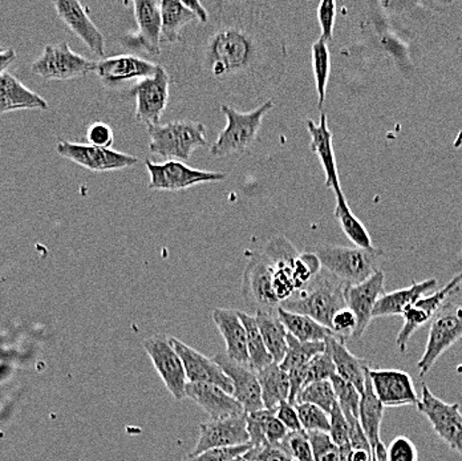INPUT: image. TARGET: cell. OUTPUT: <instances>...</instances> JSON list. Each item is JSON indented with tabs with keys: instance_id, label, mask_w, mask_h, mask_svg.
<instances>
[{
	"instance_id": "cell-1",
	"label": "cell",
	"mask_w": 462,
	"mask_h": 461,
	"mask_svg": "<svg viewBox=\"0 0 462 461\" xmlns=\"http://www.w3.org/2000/svg\"><path fill=\"white\" fill-rule=\"evenodd\" d=\"M208 23L184 38L179 73L201 97L222 104L256 103L281 86L289 46L277 14L264 2L210 3Z\"/></svg>"
},
{
	"instance_id": "cell-2",
	"label": "cell",
	"mask_w": 462,
	"mask_h": 461,
	"mask_svg": "<svg viewBox=\"0 0 462 461\" xmlns=\"http://www.w3.org/2000/svg\"><path fill=\"white\" fill-rule=\"evenodd\" d=\"M346 289L345 282L322 269L306 288L282 303L281 309L312 318L331 328L335 314L346 308Z\"/></svg>"
},
{
	"instance_id": "cell-3",
	"label": "cell",
	"mask_w": 462,
	"mask_h": 461,
	"mask_svg": "<svg viewBox=\"0 0 462 461\" xmlns=\"http://www.w3.org/2000/svg\"><path fill=\"white\" fill-rule=\"evenodd\" d=\"M221 112L226 116L227 124L218 139L210 146V154L218 159L224 157H241L249 153L258 142L259 131L264 116L274 108V101L264 100L254 111H236L234 106L222 104Z\"/></svg>"
},
{
	"instance_id": "cell-4",
	"label": "cell",
	"mask_w": 462,
	"mask_h": 461,
	"mask_svg": "<svg viewBox=\"0 0 462 461\" xmlns=\"http://www.w3.org/2000/svg\"><path fill=\"white\" fill-rule=\"evenodd\" d=\"M314 254L320 261L322 269L346 286L359 285L379 272L377 263L383 253L379 249L345 247L337 244H319Z\"/></svg>"
},
{
	"instance_id": "cell-5",
	"label": "cell",
	"mask_w": 462,
	"mask_h": 461,
	"mask_svg": "<svg viewBox=\"0 0 462 461\" xmlns=\"http://www.w3.org/2000/svg\"><path fill=\"white\" fill-rule=\"evenodd\" d=\"M149 151L163 159L189 160L196 149L207 146V126L191 120H176L146 126Z\"/></svg>"
},
{
	"instance_id": "cell-6",
	"label": "cell",
	"mask_w": 462,
	"mask_h": 461,
	"mask_svg": "<svg viewBox=\"0 0 462 461\" xmlns=\"http://www.w3.org/2000/svg\"><path fill=\"white\" fill-rule=\"evenodd\" d=\"M242 297L247 305L255 311L277 313L281 308L277 291H275L274 266L262 250L253 253L242 278Z\"/></svg>"
},
{
	"instance_id": "cell-7",
	"label": "cell",
	"mask_w": 462,
	"mask_h": 461,
	"mask_svg": "<svg viewBox=\"0 0 462 461\" xmlns=\"http://www.w3.org/2000/svg\"><path fill=\"white\" fill-rule=\"evenodd\" d=\"M171 83V75L160 66L152 78H143L136 86L118 95L124 101L131 100L132 97L136 98V120L145 126L159 125L163 111L168 106Z\"/></svg>"
},
{
	"instance_id": "cell-8",
	"label": "cell",
	"mask_w": 462,
	"mask_h": 461,
	"mask_svg": "<svg viewBox=\"0 0 462 461\" xmlns=\"http://www.w3.org/2000/svg\"><path fill=\"white\" fill-rule=\"evenodd\" d=\"M145 167L151 176L148 188L152 190L181 192L196 185L222 182L227 179L226 173L196 170L177 160H169L162 164L145 160Z\"/></svg>"
},
{
	"instance_id": "cell-9",
	"label": "cell",
	"mask_w": 462,
	"mask_h": 461,
	"mask_svg": "<svg viewBox=\"0 0 462 461\" xmlns=\"http://www.w3.org/2000/svg\"><path fill=\"white\" fill-rule=\"evenodd\" d=\"M97 61L73 52L69 44H48L32 63V72L46 80H73L96 71Z\"/></svg>"
},
{
	"instance_id": "cell-10",
	"label": "cell",
	"mask_w": 462,
	"mask_h": 461,
	"mask_svg": "<svg viewBox=\"0 0 462 461\" xmlns=\"http://www.w3.org/2000/svg\"><path fill=\"white\" fill-rule=\"evenodd\" d=\"M462 338V305H447L433 318L424 355L419 361L420 375L430 373L439 356Z\"/></svg>"
},
{
	"instance_id": "cell-11",
	"label": "cell",
	"mask_w": 462,
	"mask_h": 461,
	"mask_svg": "<svg viewBox=\"0 0 462 461\" xmlns=\"http://www.w3.org/2000/svg\"><path fill=\"white\" fill-rule=\"evenodd\" d=\"M417 410L421 412L441 440L462 456V413L460 404L439 401L428 386H422Z\"/></svg>"
},
{
	"instance_id": "cell-12",
	"label": "cell",
	"mask_w": 462,
	"mask_h": 461,
	"mask_svg": "<svg viewBox=\"0 0 462 461\" xmlns=\"http://www.w3.org/2000/svg\"><path fill=\"white\" fill-rule=\"evenodd\" d=\"M143 347L169 392L176 401L185 399L189 382L181 356L174 350L171 338L165 336L151 337L143 340Z\"/></svg>"
},
{
	"instance_id": "cell-13",
	"label": "cell",
	"mask_w": 462,
	"mask_h": 461,
	"mask_svg": "<svg viewBox=\"0 0 462 461\" xmlns=\"http://www.w3.org/2000/svg\"><path fill=\"white\" fill-rule=\"evenodd\" d=\"M134 10L137 31L123 36L124 49L162 55V2L134 0Z\"/></svg>"
},
{
	"instance_id": "cell-14",
	"label": "cell",
	"mask_w": 462,
	"mask_h": 461,
	"mask_svg": "<svg viewBox=\"0 0 462 461\" xmlns=\"http://www.w3.org/2000/svg\"><path fill=\"white\" fill-rule=\"evenodd\" d=\"M58 153L64 159L80 165L84 170L91 171H120L140 164L139 157L132 154L78 143H59Z\"/></svg>"
},
{
	"instance_id": "cell-15",
	"label": "cell",
	"mask_w": 462,
	"mask_h": 461,
	"mask_svg": "<svg viewBox=\"0 0 462 461\" xmlns=\"http://www.w3.org/2000/svg\"><path fill=\"white\" fill-rule=\"evenodd\" d=\"M159 64L134 55H117L104 58L96 64V73L106 88L116 94L125 84L136 86L143 78H152L159 69Z\"/></svg>"
},
{
	"instance_id": "cell-16",
	"label": "cell",
	"mask_w": 462,
	"mask_h": 461,
	"mask_svg": "<svg viewBox=\"0 0 462 461\" xmlns=\"http://www.w3.org/2000/svg\"><path fill=\"white\" fill-rule=\"evenodd\" d=\"M249 443L246 415L224 420H210L199 424V441L186 457H194L210 449L231 448Z\"/></svg>"
},
{
	"instance_id": "cell-17",
	"label": "cell",
	"mask_w": 462,
	"mask_h": 461,
	"mask_svg": "<svg viewBox=\"0 0 462 461\" xmlns=\"http://www.w3.org/2000/svg\"><path fill=\"white\" fill-rule=\"evenodd\" d=\"M213 359L230 379L234 389L233 396L242 404L245 412L252 413L264 410L258 375L252 367L233 361L226 353L217 354Z\"/></svg>"
},
{
	"instance_id": "cell-18",
	"label": "cell",
	"mask_w": 462,
	"mask_h": 461,
	"mask_svg": "<svg viewBox=\"0 0 462 461\" xmlns=\"http://www.w3.org/2000/svg\"><path fill=\"white\" fill-rule=\"evenodd\" d=\"M384 281V272L379 270L365 282L359 283V285L346 286V308L352 310L357 319L356 330L352 338H362L363 334L370 326L371 320L374 319L372 313H374V306H376L377 300L385 294Z\"/></svg>"
},
{
	"instance_id": "cell-19",
	"label": "cell",
	"mask_w": 462,
	"mask_h": 461,
	"mask_svg": "<svg viewBox=\"0 0 462 461\" xmlns=\"http://www.w3.org/2000/svg\"><path fill=\"white\" fill-rule=\"evenodd\" d=\"M461 282L462 272L456 275L449 283H447L441 290L433 292L430 297L420 298L412 308L408 309L402 314L404 326H402V330L400 331L396 339V345L400 351L407 350L408 342H410L411 337L416 333L417 328L421 327L428 320L435 318L436 314L441 310L442 303L449 295L458 290Z\"/></svg>"
},
{
	"instance_id": "cell-20",
	"label": "cell",
	"mask_w": 462,
	"mask_h": 461,
	"mask_svg": "<svg viewBox=\"0 0 462 461\" xmlns=\"http://www.w3.org/2000/svg\"><path fill=\"white\" fill-rule=\"evenodd\" d=\"M56 13L63 23L98 58L106 56V38L89 18L88 11L76 0H56Z\"/></svg>"
},
{
	"instance_id": "cell-21",
	"label": "cell",
	"mask_w": 462,
	"mask_h": 461,
	"mask_svg": "<svg viewBox=\"0 0 462 461\" xmlns=\"http://www.w3.org/2000/svg\"><path fill=\"white\" fill-rule=\"evenodd\" d=\"M171 342L174 350L181 356L189 383L214 384L233 395L234 389L230 379L213 358L202 355L180 339L171 338Z\"/></svg>"
},
{
	"instance_id": "cell-22",
	"label": "cell",
	"mask_w": 462,
	"mask_h": 461,
	"mask_svg": "<svg viewBox=\"0 0 462 461\" xmlns=\"http://www.w3.org/2000/svg\"><path fill=\"white\" fill-rule=\"evenodd\" d=\"M372 386L384 407L417 406L415 384L410 373L400 370H370Z\"/></svg>"
},
{
	"instance_id": "cell-23",
	"label": "cell",
	"mask_w": 462,
	"mask_h": 461,
	"mask_svg": "<svg viewBox=\"0 0 462 461\" xmlns=\"http://www.w3.org/2000/svg\"><path fill=\"white\" fill-rule=\"evenodd\" d=\"M186 398L191 399L197 406L201 407L210 416V420H224L246 415L242 404L233 395L214 384L188 383Z\"/></svg>"
},
{
	"instance_id": "cell-24",
	"label": "cell",
	"mask_w": 462,
	"mask_h": 461,
	"mask_svg": "<svg viewBox=\"0 0 462 461\" xmlns=\"http://www.w3.org/2000/svg\"><path fill=\"white\" fill-rule=\"evenodd\" d=\"M307 131L311 137L310 148L317 154L326 174V187L334 190L335 195L343 193L339 173H337V159H335L334 143H332L334 134L329 131L327 115L320 112L319 124L307 120Z\"/></svg>"
},
{
	"instance_id": "cell-25",
	"label": "cell",
	"mask_w": 462,
	"mask_h": 461,
	"mask_svg": "<svg viewBox=\"0 0 462 461\" xmlns=\"http://www.w3.org/2000/svg\"><path fill=\"white\" fill-rule=\"evenodd\" d=\"M213 320L226 343V355L233 361L250 367L246 330L238 311L216 309L213 311Z\"/></svg>"
},
{
	"instance_id": "cell-26",
	"label": "cell",
	"mask_w": 462,
	"mask_h": 461,
	"mask_svg": "<svg viewBox=\"0 0 462 461\" xmlns=\"http://www.w3.org/2000/svg\"><path fill=\"white\" fill-rule=\"evenodd\" d=\"M48 108L50 106L41 95L31 91L11 73L5 72L0 75V116L21 109L47 111Z\"/></svg>"
},
{
	"instance_id": "cell-27",
	"label": "cell",
	"mask_w": 462,
	"mask_h": 461,
	"mask_svg": "<svg viewBox=\"0 0 462 461\" xmlns=\"http://www.w3.org/2000/svg\"><path fill=\"white\" fill-rule=\"evenodd\" d=\"M327 348L331 353L332 361L337 368V375L349 383L354 384L362 395L365 391V378H367L368 367L365 359L357 358L346 348L345 340L337 336L326 340Z\"/></svg>"
},
{
	"instance_id": "cell-28",
	"label": "cell",
	"mask_w": 462,
	"mask_h": 461,
	"mask_svg": "<svg viewBox=\"0 0 462 461\" xmlns=\"http://www.w3.org/2000/svg\"><path fill=\"white\" fill-rule=\"evenodd\" d=\"M436 285H438V281L430 278V280L422 281V282H415L411 288L383 295L374 306L372 318L402 317V314L408 309L412 308L420 298L424 297V294L435 289Z\"/></svg>"
},
{
	"instance_id": "cell-29",
	"label": "cell",
	"mask_w": 462,
	"mask_h": 461,
	"mask_svg": "<svg viewBox=\"0 0 462 461\" xmlns=\"http://www.w3.org/2000/svg\"><path fill=\"white\" fill-rule=\"evenodd\" d=\"M247 432L253 447H263L266 444H281L289 435V429L275 416V412L262 410L246 413Z\"/></svg>"
},
{
	"instance_id": "cell-30",
	"label": "cell",
	"mask_w": 462,
	"mask_h": 461,
	"mask_svg": "<svg viewBox=\"0 0 462 461\" xmlns=\"http://www.w3.org/2000/svg\"><path fill=\"white\" fill-rule=\"evenodd\" d=\"M259 386H261L262 401L264 410L275 412L282 403L290 401V378L279 364L267 365L263 370L256 373Z\"/></svg>"
},
{
	"instance_id": "cell-31",
	"label": "cell",
	"mask_w": 462,
	"mask_h": 461,
	"mask_svg": "<svg viewBox=\"0 0 462 461\" xmlns=\"http://www.w3.org/2000/svg\"><path fill=\"white\" fill-rule=\"evenodd\" d=\"M370 370H368L367 378H365V391H363L362 398H360L359 420L368 440H370L372 451H374L377 444L382 441L380 440V429H382L385 407L383 406L382 401L374 393Z\"/></svg>"
},
{
	"instance_id": "cell-32",
	"label": "cell",
	"mask_w": 462,
	"mask_h": 461,
	"mask_svg": "<svg viewBox=\"0 0 462 461\" xmlns=\"http://www.w3.org/2000/svg\"><path fill=\"white\" fill-rule=\"evenodd\" d=\"M197 18L180 0L162 2V43L174 44L184 41L182 30Z\"/></svg>"
},
{
	"instance_id": "cell-33",
	"label": "cell",
	"mask_w": 462,
	"mask_h": 461,
	"mask_svg": "<svg viewBox=\"0 0 462 461\" xmlns=\"http://www.w3.org/2000/svg\"><path fill=\"white\" fill-rule=\"evenodd\" d=\"M255 319L264 345L269 350L270 355L274 359V364H281L287 354V333L283 323L279 319L277 313L267 311H255Z\"/></svg>"
},
{
	"instance_id": "cell-34",
	"label": "cell",
	"mask_w": 462,
	"mask_h": 461,
	"mask_svg": "<svg viewBox=\"0 0 462 461\" xmlns=\"http://www.w3.org/2000/svg\"><path fill=\"white\" fill-rule=\"evenodd\" d=\"M277 314L281 322L286 327L287 333L300 342H326L334 337L331 328L320 325L317 320L301 314L290 313L279 308Z\"/></svg>"
},
{
	"instance_id": "cell-35",
	"label": "cell",
	"mask_w": 462,
	"mask_h": 461,
	"mask_svg": "<svg viewBox=\"0 0 462 461\" xmlns=\"http://www.w3.org/2000/svg\"><path fill=\"white\" fill-rule=\"evenodd\" d=\"M337 196V207H335V217L339 221L340 227L352 244L362 249H374L372 244L370 233L365 229V225L349 209L345 193Z\"/></svg>"
},
{
	"instance_id": "cell-36",
	"label": "cell",
	"mask_w": 462,
	"mask_h": 461,
	"mask_svg": "<svg viewBox=\"0 0 462 461\" xmlns=\"http://www.w3.org/2000/svg\"><path fill=\"white\" fill-rule=\"evenodd\" d=\"M238 316L244 323L245 330L247 337V351H249L250 367L258 373L263 370L267 365L274 364V359L270 355L263 338H262L261 331H259L258 323H256L255 316L238 311Z\"/></svg>"
},
{
	"instance_id": "cell-37",
	"label": "cell",
	"mask_w": 462,
	"mask_h": 461,
	"mask_svg": "<svg viewBox=\"0 0 462 461\" xmlns=\"http://www.w3.org/2000/svg\"><path fill=\"white\" fill-rule=\"evenodd\" d=\"M287 345L289 348H287L286 356L279 364L284 373H290L295 368L309 364L315 356L326 351V342H300L290 334L287 336Z\"/></svg>"
},
{
	"instance_id": "cell-38",
	"label": "cell",
	"mask_w": 462,
	"mask_h": 461,
	"mask_svg": "<svg viewBox=\"0 0 462 461\" xmlns=\"http://www.w3.org/2000/svg\"><path fill=\"white\" fill-rule=\"evenodd\" d=\"M312 69H314L315 83H317L318 108L322 109L326 101L327 84L331 72V56L328 46L323 39H318L312 44Z\"/></svg>"
},
{
	"instance_id": "cell-39",
	"label": "cell",
	"mask_w": 462,
	"mask_h": 461,
	"mask_svg": "<svg viewBox=\"0 0 462 461\" xmlns=\"http://www.w3.org/2000/svg\"><path fill=\"white\" fill-rule=\"evenodd\" d=\"M309 403L319 407L324 412L331 415L332 410L337 404V393L331 381L315 382L300 391L297 403Z\"/></svg>"
},
{
	"instance_id": "cell-40",
	"label": "cell",
	"mask_w": 462,
	"mask_h": 461,
	"mask_svg": "<svg viewBox=\"0 0 462 461\" xmlns=\"http://www.w3.org/2000/svg\"><path fill=\"white\" fill-rule=\"evenodd\" d=\"M329 419H331L329 437L339 448L340 461H351L354 449L349 441L348 424H346L345 413L340 409L339 403L332 410Z\"/></svg>"
},
{
	"instance_id": "cell-41",
	"label": "cell",
	"mask_w": 462,
	"mask_h": 461,
	"mask_svg": "<svg viewBox=\"0 0 462 461\" xmlns=\"http://www.w3.org/2000/svg\"><path fill=\"white\" fill-rule=\"evenodd\" d=\"M301 427L306 432H327L331 429V419L319 407L309 403L295 404Z\"/></svg>"
},
{
	"instance_id": "cell-42",
	"label": "cell",
	"mask_w": 462,
	"mask_h": 461,
	"mask_svg": "<svg viewBox=\"0 0 462 461\" xmlns=\"http://www.w3.org/2000/svg\"><path fill=\"white\" fill-rule=\"evenodd\" d=\"M329 381H331L332 387H334L335 393H337V403H339L340 409H342L343 411L348 410V411H351L355 416L359 418V404L362 395H360L356 387L349 383V382L345 381V379L340 378L337 373L331 376Z\"/></svg>"
},
{
	"instance_id": "cell-43",
	"label": "cell",
	"mask_w": 462,
	"mask_h": 461,
	"mask_svg": "<svg viewBox=\"0 0 462 461\" xmlns=\"http://www.w3.org/2000/svg\"><path fill=\"white\" fill-rule=\"evenodd\" d=\"M335 373H337V368H335L331 353H329L326 345V351L315 356V358L310 362L309 367H307L306 386L315 383V382L329 381L331 376H334Z\"/></svg>"
},
{
	"instance_id": "cell-44",
	"label": "cell",
	"mask_w": 462,
	"mask_h": 461,
	"mask_svg": "<svg viewBox=\"0 0 462 461\" xmlns=\"http://www.w3.org/2000/svg\"><path fill=\"white\" fill-rule=\"evenodd\" d=\"M284 448L295 461H314L311 441L304 429L297 432H289L283 440Z\"/></svg>"
},
{
	"instance_id": "cell-45",
	"label": "cell",
	"mask_w": 462,
	"mask_h": 461,
	"mask_svg": "<svg viewBox=\"0 0 462 461\" xmlns=\"http://www.w3.org/2000/svg\"><path fill=\"white\" fill-rule=\"evenodd\" d=\"M311 441L314 461H340L339 448L327 432H307Z\"/></svg>"
},
{
	"instance_id": "cell-46",
	"label": "cell",
	"mask_w": 462,
	"mask_h": 461,
	"mask_svg": "<svg viewBox=\"0 0 462 461\" xmlns=\"http://www.w3.org/2000/svg\"><path fill=\"white\" fill-rule=\"evenodd\" d=\"M247 461H294L290 456L283 443L266 444L263 447H253L249 452L244 455Z\"/></svg>"
},
{
	"instance_id": "cell-47",
	"label": "cell",
	"mask_w": 462,
	"mask_h": 461,
	"mask_svg": "<svg viewBox=\"0 0 462 461\" xmlns=\"http://www.w3.org/2000/svg\"><path fill=\"white\" fill-rule=\"evenodd\" d=\"M343 413H345L346 424H348V435L352 449L354 451H368L374 454L370 440H368L367 435H365V429L360 424L359 418L348 410H345Z\"/></svg>"
},
{
	"instance_id": "cell-48",
	"label": "cell",
	"mask_w": 462,
	"mask_h": 461,
	"mask_svg": "<svg viewBox=\"0 0 462 461\" xmlns=\"http://www.w3.org/2000/svg\"><path fill=\"white\" fill-rule=\"evenodd\" d=\"M335 19H337V3L334 0H323L318 7V21H319L320 30L323 39L326 43L332 41L334 38V25Z\"/></svg>"
},
{
	"instance_id": "cell-49",
	"label": "cell",
	"mask_w": 462,
	"mask_h": 461,
	"mask_svg": "<svg viewBox=\"0 0 462 461\" xmlns=\"http://www.w3.org/2000/svg\"><path fill=\"white\" fill-rule=\"evenodd\" d=\"M252 448L253 446L249 443L244 444V446L231 447V448L210 449V451L202 452L194 457H185L184 461H229L244 456Z\"/></svg>"
},
{
	"instance_id": "cell-50",
	"label": "cell",
	"mask_w": 462,
	"mask_h": 461,
	"mask_svg": "<svg viewBox=\"0 0 462 461\" xmlns=\"http://www.w3.org/2000/svg\"><path fill=\"white\" fill-rule=\"evenodd\" d=\"M390 461H419V452L415 444L405 437L393 438L387 448Z\"/></svg>"
},
{
	"instance_id": "cell-51",
	"label": "cell",
	"mask_w": 462,
	"mask_h": 461,
	"mask_svg": "<svg viewBox=\"0 0 462 461\" xmlns=\"http://www.w3.org/2000/svg\"><path fill=\"white\" fill-rule=\"evenodd\" d=\"M356 325V316L348 308H345L335 314L334 319H332L331 330L337 338L346 340L354 336Z\"/></svg>"
},
{
	"instance_id": "cell-52",
	"label": "cell",
	"mask_w": 462,
	"mask_h": 461,
	"mask_svg": "<svg viewBox=\"0 0 462 461\" xmlns=\"http://www.w3.org/2000/svg\"><path fill=\"white\" fill-rule=\"evenodd\" d=\"M87 140L96 148L111 149L115 142L114 129L106 123H93L87 131Z\"/></svg>"
},
{
	"instance_id": "cell-53",
	"label": "cell",
	"mask_w": 462,
	"mask_h": 461,
	"mask_svg": "<svg viewBox=\"0 0 462 461\" xmlns=\"http://www.w3.org/2000/svg\"><path fill=\"white\" fill-rule=\"evenodd\" d=\"M275 416L284 424V427L289 429V432H297L303 429L297 409H295V406H292L290 401L282 403L281 406L278 407L277 411H275Z\"/></svg>"
},
{
	"instance_id": "cell-54",
	"label": "cell",
	"mask_w": 462,
	"mask_h": 461,
	"mask_svg": "<svg viewBox=\"0 0 462 461\" xmlns=\"http://www.w3.org/2000/svg\"><path fill=\"white\" fill-rule=\"evenodd\" d=\"M184 5L196 15L197 22H199V24L208 23L210 15H208L207 7L199 0H189V2H184Z\"/></svg>"
},
{
	"instance_id": "cell-55",
	"label": "cell",
	"mask_w": 462,
	"mask_h": 461,
	"mask_svg": "<svg viewBox=\"0 0 462 461\" xmlns=\"http://www.w3.org/2000/svg\"><path fill=\"white\" fill-rule=\"evenodd\" d=\"M16 59L15 51L8 49L0 52V75L5 72V69Z\"/></svg>"
},
{
	"instance_id": "cell-56",
	"label": "cell",
	"mask_w": 462,
	"mask_h": 461,
	"mask_svg": "<svg viewBox=\"0 0 462 461\" xmlns=\"http://www.w3.org/2000/svg\"><path fill=\"white\" fill-rule=\"evenodd\" d=\"M374 456L376 461H390L388 460L387 447L383 441H380L376 448L374 449Z\"/></svg>"
},
{
	"instance_id": "cell-57",
	"label": "cell",
	"mask_w": 462,
	"mask_h": 461,
	"mask_svg": "<svg viewBox=\"0 0 462 461\" xmlns=\"http://www.w3.org/2000/svg\"><path fill=\"white\" fill-rule=\"evenodd\" d=\"M374 454L368 451H354L351 461H372Z\"/></svg>"
},
{
	"instance_id": "cell-58",
	"label": "cell",
	"mask_w": 462,
	"mask_h": 461,
	"mask_svg": "<svg viewBox=\"0 0 462 461\" xmlns=\"http://www.w3.org/2000/svg\"><path fill=\"white\" fill-rule=\"evenodd\" d=\"M229 461H247V460L245 459L244 456H239V457H236V459L229 460Z\"/></svg>"
},
{
	"instance_id": "cell-59",
	"label": "cell",
	"mask_w": 462,
	"mask_h": 461,
	"mask_svg": "<svg viewBox=\"0 0 462 461\" xmlns=\"http://www.w3.org/2000/svg\"><path fill=\"white\" fill-rule=\"evenodd\" d=\"M5 47L0 46V52H2V51H5Z\"/></svg>"
},
{
	"instance_id": "cell-60",
	"label": "cell",
	"mask_w": 462,
	"mask_h": 461,
	"mask_svg": "<svg viewBox=\"0 0 462 461\" xmlns=\"http://www.w3.org/2000/svg\"><path fill=\"white\" fill-rule=\"evenodd\" d=\"M372 461H376V459H374H374H372Z\"/></svg>"
}]
</instances>
